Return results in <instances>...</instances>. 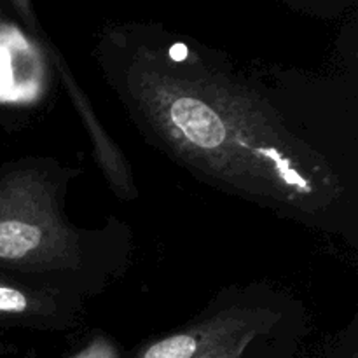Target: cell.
Returning a JSON list of instances; mask_svg holds the SVG:
<instances>
[{"instance_id":"6da1fadb","label":"cell","mask_w":358,"mask_h":358,"mask_svg":"<svg viewBox=\"0 0 358 358\" xmlns=\"http://www.w3.org/2000/svg\"><path fill=\"white\" fill-rule=\"evenodd\" d=\"M126 93L150 136L233 191L299 212L329 208L339 192L320 154L224 76L150 69L128 76Z\"/></svg>"},{"instance_id":"3957f363","label":"cell","mask_w":358,"mask_h":358,"mask_svg":"<svg viewBox=\"0 0 358 358\" xmlns=\"http://www.w3.org/2000/svg\"><path fill=\"white\" fill-rule=\"evenodd\" d=\"M275 318V313L262 308H231L187 331L159 339L138 358H196L248 332L266 331Z\"/></svg>"},{"instance_id":"52a82bcc","label":"cell","mask_w":358,"mask_h":358,"mask_svg":"<svg viewBox=\"0 0 358 358\" xmlns=\"http://www.w3.org/2000/svg\"><path fill=\"white\" fill-rule=\"evenodd\" d=\"M76 358H115V355L108 346H90L86 352Z\"/></svg>"},{"instance_id":"277c9868","label":"cell","mask_w":358,"mask_h":358,"mask_svg":"<svg viewBox=\"0 0 358 358\" xmlns=\"http://www.w3.org/2000/svg\"><path fill=\"white\" fill-rule=\"evenodd\" d=\"M59 73H62V80L65 84L66 91H69L70 98H72L73 105H76L77 112L83 117L84 124H86L87 131H90L91 140H93L94 154H96L98 163L103 168L105 175H107L108 182L114 187V191L117 192V196L124 199H133L136 198V189L135 182H133L131 170H129L128 161L124 159L121 150L115 147V143L112 142L110 136L103 131L101 128V122L98 121L96 114L91 110V105L87 101L86 94L83 93L79 84L76 83L72 76L69 72L59 66Z\"/></svg>"},{"instance_id":"5b68a950","label":"cell","mask_w":358,"mask_h":358,"mask_svg":"<svg viewBox=\"0 0 358 358\" xmlns=\"http://www.w3.org/2000/svg\"><path fill=\"white\" fill-rule=\"evenodd\" d=\"M65 310L51 296V290L27 289L0 278V320H63Z\"/></svg>"},{"instance_id":"7a4b0ae2","label":"cell","mask_w":358,"mask_h":358,"mask_svg":"<svg viewBox=\"0 0 358 358\" xmlns=\"http://www.w3.org/2000/svg\"><path fill=\"white\" fill-rule=\"evenodd\" d=\"M77 262L79 234L59 213L51 182L30 170L0 178V266L52 275Z\"/></svg>"},{"instance_id":"8992f818","label":"cell","mask_w":358,"mask_h":358,"mask_svg":"<svg viewBox=\"0 0 358 358\" xmlns=\"http://www.w3.org/2000/svg\"><path fill=\"white\" fill-rule=\"evenodd\" d=\"M259 334H261V332H248V334L241 336V338L233 339V341L229 343H224V345L210 350L205 355H199L196 358H241L243 353L247 352L248 346H250V343L254 341Z\"/></svg>"}]
</instances>
